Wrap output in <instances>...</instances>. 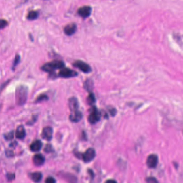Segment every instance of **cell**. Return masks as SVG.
<instances>
[{
    "label": "cell",
    "mask_w": 183,
    "mask_h": 183,
    "mask_svg": "<svg viewBox=\"0 0 183 183\" xmlns=\"http://www.w3.org/2000/svg\"><path fill=\"white\" fill-rule=\"evenodd\" d=\"M65 67V63L63 61L54 60L47 62L41 66L40 69L44 72L52 73L56 70L62 69Z\"/></svg>",
    "instance_id": "obj_1"
},
{
    "label": "cell",
    "mask_w": 183,
    "mask_h": 183,
    "mask_svg": "<svg viewBox=\"0 0 183 183\" xmlns=\"http://www.w3.org/2000/svg\"><path fill=\"white\" fill-rule=\"evenodd\" d=\"M28 95V88L24 85L18 86L16 89L15 98L16 103L18 105H24L27 101Z\"/></svg>",
    "instance_id": "obj_2"
},
{
    "label": "cell",
    "mask_w": 183,
    "mask_h": 183,
    "mask_svg": "<svg viewBox=\"0 0 183 183\" xmlns=\"http://www.w3.org/2000/svg\"><path fill=\"white\" fill-rule=\"evenodd\" d=\"M101 116L102 113L95 106H92L90 108V113L88 115V121L91 124H95L100 121Z\"/></svg>",
    "instance_id": "obj_3"
},
{
    "label": "cell",
    "mask_w": 183,
    "mask_h": 183,
    "mask_svg": "<svg viewBox=\"0 0 183 183\" xmlns=\"http://www.w3.org/2000/svg\"><path fill=\"white\" fill-rule=\"evenodd\" d=\"M73 66L76 68H79L81 71L84 73H89L92 71L91 66L82 60H76L73 63Z\"/></svg>",
    "instance_id": "obj_4"
},
{
    "label": "cell",
    "mask_w": 183,
    "mask_h": 183,
    "mask_svg": "<svg viewBox=\"0 0 183 183\" xmlns=\"http://www.w3.org/2000/svg\"><path fill=\"white\" fill-rule=\"evenodd\" d=\"M77 75L78 73L77 72H76L75 70L66 67L61 69L58 73V76L65 79L74 77Z\"/></svg>",
    "instance_id": "obj_5"
},
{
    "label": "cell",
    "mask_w": 183,
    "mask_h": 183,
    "mask_svg": "<svg viewBox=\"0 0 183 183\" xmlns=\"http://www.w3.org/2000/svg\"><path fill=\"white\" fill-rule=\"evenodd\" d=\"M96 151L94 149L89 148L82 155V159L84 163H89L95 159Z\"/></svg>",
    "instance_id": "obj_6"
},
{
    "label": "cell",
    "mask_w": 183,
    "mask_h": 183,
    "mask_svg": "<svg viewBox=\"0 0 183 183\" xmlns=\"http://www.w3.org/2000/svg\"><path fill=\"white\" fill-rule=\"evenodd\" d=\"M92 7L90 5H83L81 7L77 10V14L83 18H87L91 15Z\"/></svg>",
    "instance_id": "obj_7"
},
{
    "label": "cell",
    "mask_w": 183,
    "mask_h": 183,
    "mask_svg": "<svg viewBox=\"0 0 183 183\" xmlns=\"http://www.w3.org/2000/svg\"><path fill=\"white\" fill-rule=\"evenodd\" d=\"M77 31V25L75 23L67 24L64 28V33L67 36H70L74 35Z\"/></svg>",
    "instance_id": "obj_8"
},
{
    "label": "cell",
    "mask_w": 183,
    "mask_h": 183,
    "mask_svg": "<svg viewBox=\"0 0 183 183\" xmlns=\"http://www.w3.org/2000/svg\"><path fill=\"white\" fill-rule=\"evenodd\" d=\"M68 106L71 111H78L79 108V103L77 98L74 96L69 98L68 99Z\"/></svg>",
    "instance_id": "obj_9"
},
{
    "label": "cell",
    "mask_w": 183,
    "mask_h": 183,
    "mask_svg": "<svg viewBox=\"0 0 183 183\" xmlns=\"http://www.w3.org/2000/svg\"><path fill=\"white\" fill-rule=\"evenodd\" d=\"M53 132V131L52 128L49 126H47L43 129L41 136L43 139L46 141H50L52 139Z\"/></svg>",
    "instance_id": "obj_10"
},
{
    "label": "cell",
    "mask_w": 183,
    "mask_h": 183,
    "mask_svg": "<svg viewBox=\"0 0 183 183\" xmlns=\"http://www.w3.org/2000/svg\"><path fill=\"white\" fill-rule=\"evenodd\" d=\"M147 165L150 168H155L158 163V157L155 154L148 156L147 159Z\"/></svg>",
    "instance_id": "obj_11"
},
{
    "label": "cell",
    "mask_w": 183,
    "mask_h": 183,
    "mask_svg": "<svg viewBox=\"0 0 183 183\" xmlns=\"http://www.w3.org/2000/svg\"><path fill=\"white\" fill-rule=\"evenodd\" d=\"M83 118V114L81 112L78 110L76 111L72 112L69 117V120L73 123H78Z\"/></svg>",
    "instance_id": "obj_12"
},
{
    "label": "cell",
    "mask_w": 183,
    "mask_h": 183,
    "mask_svg": "<svg viewBox=\"0 0 183 183\" xmlns=\"http://www.w3.org/2000/svg\"><path fill=\"white\" fill-rule=\"evenodd\" d=\"M32 161L33 164L37 167H40L44 164L45 158L44 156L40 154H37L33 156Z\"/></svg>",
    "instance_id": "obj_13"
},
{
    "label": "cell",
    "mask_w": 183,
    "mask_h": 183,
    "mask_svg": "<svg viewBox=\"0 0 183 183\" xmlns=\"http://www.w3.org/2000/svg\"><path fill=\"white\" fill-rule=\"evenodd\" d=\"M26 136V131L23 125H20L17 127L15 132V136L18 139L22 140L24 139Z\"/></svg>",
    "instance_id": "obj_14"
},
{
    "label": "cell",
    "mask_w": 183,
    "mask_h": 183,
    "mask_svg": "<svg viewBox=\"0 0 183 183\" xmlns=\"http://www.w3.org/2000/svg\"><path fill=\"white\" fill-rule=\"evenodd\" d=\"M43 147V143L39 140H36L33 141L30 146V149L33 152L39 151Z\"/></svg>",
    "instance_id": "obj_15"
},
{
    "label": "cell",
    "mask_w": 183,
    "mask_h": 183,
    "mask_svg": "<svg viewBox=\"0 0 183 183\" xmlns=\"http://www.w3.org/2000/svg\"><path fill=\"white\" fill-rule=\"evenodd\" d=\"M30 178L35 183H39L43 178L42 173L40 172H35L30 174Z\"/></svg>",
    "instance_id": "obj_16"
},
{
    "label": "cell",
    "mask_w": 183,
    "mask_h": 183,
    "mask_svg": "<svg viewBox=\"0 0 183 183\" xmlns=\"http://www.w3.org/2000/svg\"><path fill=\"white\" fill-rule=\"evenodd\" d=\"M38 15H39L38 12L37 11L34 10H31L28 12L26 16V18L28 20H35L38 17Z\"/></svg>",
    "instance_id": "obj_17"
},
{
    "label": "cell",
    "mask_w": 183,
    "mask_h": 183,
    "mask_svg": "<svg viewBox=\"0 0 183 183\" xmlns=\"http://www.w3.org/2000/svg\"><path fill=\"white\" fill-rule=\"evenodd\" d=\"M94 83L93 81L91 79H88L85 81L83 84V87L85 90H86L87 92H92V90L93 88Z\"/></svg>",
    "instance_id": "obj_18"
},
{
    "label": "cell",
    "mask_w": 183,
    "mask_h": 183,
    "mask_svg": "<svg viewBox=\"0 0 183 183\" xmlns=\"http://www.w3.org/2000/svg\"><path fill=\"white\" fill-rule=\"evenodd\" d=\"M87 103L90 105H92L94 103H95L96 99L95 95L92 92H89L87 97Z\"/></svg>",
    "instance_id": "obj_19"
},
{
    "label": "cell",
    "mask_w": 183,
    "mask_h": 183,
    "mask_svg": "<svg viewBox=\"0 0 183 183\" xmlns=\"http://www.w3.org/2000/svg\"><path fill=\"white\" fill-rule=\"evenodd\" d=\"M48 100V96L46 94H40L39 95H38L37 97L35 102L36 103H37L41 102L43 101L47 100Z\"/></svg>",
    "instance_id": "obj_20"
},
{
    "label": "cell",
    "mask_w": 183,
    "mask_h": 183,
    "mask_svg": "<svg viewBox=\"0 0 183 183\" xmlns=\"http://www.w3.org/2000/svg\"><path fill=\"white\" fill-rule=\"evenodd\" d=\"M20 56L18 54H16V56H15V59L14 61V62L12 64V70H15V68L16 67V66H17L19 63L20 62Z\"/></svg>",
    "instance_id": "obj_21"
},
{
    "label": "cell",
    "mask_w": 183,
    "mask_h": 183,
    "mask_svg": "<svg viewBox=\"0 0 183 183\" xmlns=\"http://www.w3.org/2000/svg\"><path fill=\"white\" fill-rule=\"evenodd\" d=\"M8 24H9V23L6 20L3 19V18L1 19V20H0V28L1 30L4 28L8 26Z\"/></svg>",
    "instance_id": "obj_22"
},
{
    "label": "cell",
    "mask_w": 183,
    "mask_h": 183,
    "mask_svg": "<svg viewBox=\"0 0 183 183\" xmlns=\"http://www.w3.org/2000/svg\"><path fill=\"white\" fill-rule=\"evenodd\" d=\"M14 131H10L7 133V134L4 135V138L7 140H10L14 138Z\"/></svg>",
    "instance_id": "obj_23"
},
{
    "label": "cell",
    "mask_w": 183,
    "mask_h": 183,
    "mask_svg": "<svg viewBox=\"0 0 183 183\" xmlns=\"http://www.w3.org/2000/svg\"><path fill=\"white\" fill-rule=\"evenodd\" d=\"M146 181L147 183H159L157 180L155 178L152 177H147L146 179Z\"/></svg>",
    "instance_id": "obj_24"
},
{
    "label": "cell",
    "mask_w": 183,
    "mask_h": 183,
    "mask_svg": "<svg viewBox=\"0 0 183 183\" xmlns=\"http://www.w3.org/2000/svg\"><path fill=\"white\" fill-rule=\"evenodd\" d=\"M45 183H56V180L54 178L52 177H47L45 181Z\"/></svg>",
    "instance_id": "obj_25"
},
{
    "label": "cell",
    "mask_w": 183,
    "mask_h": 183,
    "mask_svg": "<svg viewBox=\"0 0 183 183\" xmlns=\"http://www.w3.org/2000/svg\"><path fill=\"white\" fill-rule=\"evenodd\" d=\"M37 118H38V116L37 115H33L32 117V119L31 120H30L29 121H28L27 124L28 125H32L33 123H35L36 121V120H37Z\"/></svg>",
    "instance_id": "obj_26"
},
{
    "label": "cell",
    "mask_w": 183,
    "mask_h": 183,
    "mask_svg": "<svg viewBox=\"0 0 183 183\" xmlns=\"http://www.w3.org/2000/svg\"><path fill=\"white\" fill-rule=\"evenodd\" d=\"M44 151L47 153H49L52 151V147L51 144H47L44 149Z\"/></svg>",
    "instance_id": "obj_27"
},
{
    "label": "cell",
    "mask_w": 183,
    "mask_h": 183,
    "mask_svg": "<svg viewBox=\"0 0 183 183\" xmlns=\"http://www.w3.org/2000/svg\"><path fill=\"white\" fill-rule=\"evenodd\" d=\"M108 110L109 112L110 113L111 115H112V116H114V115H115V114L117 113V110H116L115 108H108Z\"/></svg>",
    "instance_id": "obj_28"
},
{
    "label": "cell",
    "mask_w": 183,
    "mask_h": 183,
    "mask_svg": "<svg viewBox=\"0 0 183 183\" xmlns=\"http://www.w3.org/2000/svg\"><path fill=\"white\" fill-rule=\"evenodd\" d=\"M6 155L8 156V157H10V156H14V152L12 151V150H8L7 151H6Z\"/></svg>",
    "instance_id": "obj_29"
},
{
    "label": "cell",
    "mask_w": 183,
    "mask_h": 183,
    "mask_svg": "<svg viewBox=\"0 0 183 183\" xmlns=\"http://www.w3.org/2000/svg\"><path fill=\"white\" fill-rule=\"evenodd\" d=\"M8 178L9 180H12L15 178V174H8Z\"/></svg>",
    "instance_id": "obj_30"
},
{
    "label": "cell",
    "mask_w": 183,
    "mask_h": 183,
    "mask_svg": "<svg viewBox=\"0 0 183 183\" xmlns=\"http://www.w3.org/2000/svg\"><path fill=\"white\" fill-rule=\"evenodd\" d=\"M105 183H117V182L114 179H108L107 180Z\"/></svg>",
    "instance_id": "obj_31"
},
{
    "label": "cell",
    "mask_w": 183,
    "mask_h": 183,
    "mask_svg": "<svg viewBox=\"0 0 183 183\" xmlns=\"http://www.w3.org/2000/svg\"><path fill=\"white\" fill-rule=\"evenodd\" d=\"M29 36H31V39L32 40V41H33V38L32 37V35H31V34H29Z\"/></svg>",
    "instance_id": "obj_32"
}]
</instances>
